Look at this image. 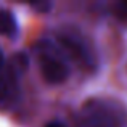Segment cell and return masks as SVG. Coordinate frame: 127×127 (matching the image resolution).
Returning <instances> with one entry per match:
<instances>
[{"mask_svg": "<svg viewBox=\"0 0 127 127\" xmlns=\"http://www.w3.org/2000/svg\"><path fill=\"white\" fill-rule=\"evenodd\" d=\"M39 69L45 82L52 85H60L68 81L71 74L69 61L63 48L50 40H43L37 45Z\"/></svg>", "mask_w": 127, "mask_h": 127, "instance_id": "3957f363", "label": "cell"}, {"mask_svg": "<svg viewBox=\"0 0 127 127\" xmlns=\"http://www.w3.org/2000/svg\"><path fill=\"white\" fill-rule=\"evenodd\" d=\"M116 16H118L122 23H127V2L119 3V5L116 6Z\"/></svg>", "mask_w": 127, "mask_h": 127, "instance_id": "8992f818", "label": "cell"}, {"mask_svg": "<svg viewBox=\"0 0 127 127\" xmlns=\"http://www.w3.org/2000/svg\"><path fill=\"white\" fill-rule=\"evenodd\" d=\"M43 127H68V126H66L63 121H50L48 124H45Z\"/></svg>", "mask_w": 127, "mask_h": 127, "instance_id": "ba28073f", "label": "cell"}, {"mask_svg": "<svg viewBox=\"0 0 127 127\" xmlns=\"http://www.w3.org/2000/svg\"><path fill=\"white\" fill-rule=\"evenodd\" d=\"M56 40L66 56L72 58L82 69L92 72L98 66L96 52L89 37L74 26H63L56 31Z\"/></svg>", "mask_w": 127, "mask_h": 127, "instance_id": "7a4b0ae2", "label": "cell"}, {"mask_svg": "<svg viewBox=\"0 0 127 127\" xmlns=\"http://www.w3.org/2000/svg\"><path fill=\"white\" fill-rule=\"evenodd\" d=\"M19 32L18 19L10 10H0V35L16 37Z\"/></svg>", "mask_w": 127, "mask_h": 127, "instance_id": "5b68a950", "label": "cell"}, {"mask_svg": "<svg viewBox=\"0 0 127 127\" xmlns=\"http://www.w3.org/2000/svg\"><path fill=\"white\" fill-rule=\"evenodd\" d=\"M52 3L50 2H47V3H32L31 5V8H34V10H37V11H48L50 8H52Z\"/></svg>", "mask_w": 127, "mask_h": 127, "instance_id": "52a82bcc", "label": "cell"}, {"mask_svg": "<svg viewBox=\"0 0 127 127\" xmlns=\"http://www.w3.org/2000/svg\"><path fill=\"white\" fill-rule=\"evenodd\" d=\"M79 127H127V106L114 98L96 96L82 105L77 114Z\"/></svg>", "mask_w": 127, "mask_h": 127, "instance_id": "6da1fadb", "label": "cell"}, {"mask_svg": "<svg viewBox=\"0 0 127 127\" xmlns=\"http://www.w3.org/2000/svg\"><path fill=\"white\" fill-rule=\"evenodd\" d=\"M28 61H23L19 64H16V61L13 64L6 63L3 50L0 48V101L15 98V95L18 93V68L24 69Z\"/></svg>", "mask_w": 127, "mask_h": 127, "instance_id": "277c9868", "label": "cell"}]
</instances>
